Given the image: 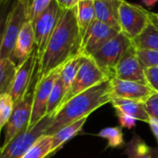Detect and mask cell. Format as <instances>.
<instances>
[{
  "label": "cell",
  "mask_w": 158,
  "mask_h": 158,
  "mask_svg": "<svg viewBox=\"0 0 158 158\" xmlns=\"http://www.w3.org/2000/svg\"><path fill=\"white\" fill-rule=\"evenodd\" d=\"M82 41L75 7L70 10H62L45 52L38 61L35 81L80 55Z\"/></svg>",
  "instance_id": "1"
},
{
  "label": "cell",
  "mask_w": 158,
  "mask_h": 158,
  "mask_svg": "<svg viewBox=\"0 0 158 158\" xmlns=\"http://www.w3.org/2000/svg\"><path fill=\"white\" fill-rule=\"evenodd\" d=\"M113 100L111 79L81 92L64 103L54 114L51 125L45 135L52 136L62 127L89 117L100 107L111 103Z\"/></svg>",
  "instance_id": "2"
},
{
  "label": "cell",
  "mask_w": 158,
  "mask_h": 158,
  "mask_svg": "<svg viewBox=\"0 0 158 158\" xmlns=\"http://www.w3.org/2000/svg\"><path fill=\"white\" fill-rule=\"evenodd\" d=\"M132 45V40L120 32L106 42L90 58H92L98 67L112 79L114 77V69L118 61Z\"/></svg>",
  "instance_id": "3"
},
{
  "label": "cell",
  "mask_w": 158,
  "mask_h": 158,
  "mask_svg": "<svg viewBox=\"0 0 158 158\" xmlns=\"http://www.w3.org/2000/svg\"><path fill=\"white\" fill-rule=\"evenodd\" d=\"M28 21L29 0H14L6 24L0 59H11L18 35Z\"/></svg>",
  "instance_id": "4"
},
{
  "label": "cell",
  "mask_w": 158,
  "mask_h": 158,
  "mask_svg": "<svg viewBox=\"0 0 158 158\" xmlns=\"http://www.w3.org/2000/svg\"><path fill=\"white\" fill-rule=\"evenodd\" d=\"M53 116L46 115L34 127L23 130L4 148H0V158H23L32 145L51 125Z\"/></svg>",
  "instance_id": "5"
},
{
  "label": "cell",
  "mask_w": 158,
  "mask_h": 158,
  "mask_svg": "<svg viewBox=\"0 0 158 158\" xmlns=\"http://www.w3.org/2000/svg\"><path fill=\"white\" fill-rule=\"evenodd\" d=\"M107 79L110 78L98 67L92 58L81 55L80 67L78 69L71 89L65 95L60 108L76 95L107 80Z\"/></svg>",
  "instance_id": "6"
},
{
  "label": "cell",
  "mask_w": 158,
  "mask_h": 158,
  "mask_svg": "<svg viewBox=\"0 0 158 158\" xmlns=\"http://www.w3.org/2000/svg\"><path fill=\"white\" fill-rule=\"evenodd\" d=\"M152 11L139 5L121 0L119 6L120 29L131 40L139 35L151 22Z\"/></svg>",
  "instance_id": "7"
},
{
  "label": "cell",
  "mask_w": 158,
  "mask_h": 158,
  "mask_svg": "<svg viewBox=\"0 0 158 158\" xmlns=\"http://www.w3.org/2000/svg\"><path fill=\"white\" fill-rule=\"evenodd\" d=\"M61 10L55 0H52L50 5L33 23L38 61L43 56L49 38L56 28Z\"/></svg>",
  "instance_id": "8"
},
{
  "label": "cell",
  "mask_w": 158,
  "mask_h": 158,
  "mask_svg": "<svg viewBox=\"0 0 158 158\" xmlns=\"http://www.w3.org/2000/svg\"><path fill=\"white\" fill-rule=\"evenodd\" d=\"M37 65L38 56L36 48L24 61L17 65L13 85L10 92L15 104L21 102L35 87V82L33 83V81L36 73Z\"/></svg>",
  "instance_id": "9"
},
{
  "label": "cell",
  "mask_w": 158,
  "mask_h": 158,
  "mask_svg": "<svg viewBox=\"0 0 158 158\" xmlns=\"http://www.w3.org/2000/svg\"><path fill=\"white\" fill-rule=\"evenodd\" d=\"M34 89L35 87L28 92V94L21 102L15 104L10 119L6 126L4 142L0 146V148H4L5 146H7L20 133L29 128L33 109Z\"/></svg>",
  "instance_id": "10"
},
{
  "label": "cell",
  "mask_w": 158,
  "mask_h": 158,
  "mask_svg": "<svg viewBox=\"0 0 158 158\" xmlns=\"http://www.w3.org/2000/svg\"><path fill=\"white\" fill-rule=\"evenodd\" d=\"M61 67L51 72L39 80L35 81L34 89V101L32 115L29 124V128L37 124L43 117L47 115V107L51 90L58 77L60 76Z\"/></svg>",
  "instance_id": "11"
},
{
  "label": "cell",
  "mask_w": 158,
  "mask_h": 158,
  "mask_svg": "<svg viewBox=\"0 0 158 158\" xmlns=\"http://www.w3.org/2000/svg\"><path fill=\"white\" fill-rule=\"evenodd\" d=\"M126 81H132L147 85L145 68L140 63L137 49L132 45L122 56L114 69V77Z\"/></svg>",
  "instance_id": "12"
},
{
  "label": "cell",
  "mask_w": 158,
  "mask_h": 158,
  "mask_svg": "<svg viewBox=\"0 0 158 158\" xmlns=\"http://www.w3.org/2000/svg\"><path fill=\"white\" fill-rule=\"evenodd\" d=\"M118 33L120 32L96 20L83 38L80 55L92 57L106 42Z\"/></svg>",
  "instance_id": "13"
},
{
  "label": "cell",
  "mask_w": 158,
  "mask_h": 158,
  "mask_svg": "<svg viewBox=\"0 0 158 158\" xmlns=\"http://www.w3.org/2000/svg\"><path fill=\"white\" fill-rule=\"evenodd\" d=\"M113 98L129 100L144 103L155 92L148 86L137 82L121 80L117 78L111 79Z\"/></svg>",
  "instance_id": "14"
},
{
  "label": "cell",
  "mask_w": 158,
  "mask_h": 158,
  "mask_svg": "<svg viewBox=\"0 0 158 158\" xmlns=\"http://www.w3.org/2000/svg\"><path fill=\"white\" fill-rule=\"evenodd\" d=\"M35 49V37L33 23L28 21L20 32L16 40L15 48L11 56V60L19 65L24 61Z\"/></svg>",
  "instance_id": "15"
},
{
  "label": "cell",
  "mask_w": 158,
  "mask_h": 158,
  "mask_svg": "<svg viewBox=\"0 0 158 158\" xmlns=\"http://www.w3.org/2000/svg\"><path fill=\"white\" fill-rule=\"evenodd\" d=\"M121 0H95L96 20L121 32L119 23V6Z\"/></svg>",
  "instance_id": "16"
},
{
  "label": "cell",
  "mask_w": 158,
  "mask_h": 158,
  "mask_svg": "<svg viewBox=\"0 0 158 158\" xmlns=\"http://www.w3.org/2000/svg\"><path fill=\"white\" fill-rule=\"evenodd\" d=\"M132 44L136 49L158 52V20L156 13H152L150 23L139 35L132 40Z\"/></svg>",
  "instance_id": "17"
},
{
  "label": "cell",
  "mask_w": 158,
  "mask_h": 158,
  "mask_svg": "<svg viewBox=\"0 0 158 158\" xmlns=\"http://www.w3.org/2000/svg\"><path fill=\"white\" fill-rule=\"evenodd\" d=\"M87 119L88 117L77 120L75 122H73L69 125L62 127L58 131H56L52 135V147H51V152L49 156L54 154L57 151H59L64 145V143H66L68 140H70L72 138H73L80 132Z\"/></svg>",
  "instance_id": "18"
},
{
  "label": "cell",
  "mask_w": 158,
  "mask_h": 158,
  "mask_svg": "<svg viewBox=\"0 0 158 158\" xmlns=\"http://www.w3.org/2000/svg\"><path fill=\"white\" fill-rule=\"evenodd\" d=\"M76 19L82 38H84L89 27L96 21L93 0H79L76 6Z\"/></svg>",
  "instance_id": "19"
},
{
  "label": "cell",
  "mask_w": 158,
  "mask_h": 158,
  "mask_svg": "<svg viewBox=\"0 0 158 158\" xmlns=\"http://www.w3.org/2000/svg\"><path fill=\"white\" fill-rule=\"evenodd\" d=\"M111 103L114 109L119 110L127 115L134 117L138 121H142L145 123H149L150 121V115L146 111L144 103L117 98H113Z\"/></svg>",
  "instance_id": "20"
},
{
  "label": "cell",
  "mask_w": 158,
  "mask_h": 158,
  "mask_svg": "<svg viewBox=\"0 0 158 158\" xmlns=\"http://www.w3.org/2000/svg\"><path fill=\"white\" fill-rule=\"evenodd\" d=\"M125 153L128 158H158V149L150 147L137 134L127 143Z\"/></svg>",
  "instance_id": "21"
},
{
  "label": "cell",
  "mask_w": 158,
  "mask_h": 158,
  "mask_svg": "<svg viewBox=\"0 0 158 158\" xmlns=\"http://www.w3.org/2000/svg\"><path fill=\"white\" fill-rule=\"evenodd\" d=\"M17 64L10 59H0V95L10 93L13 85Z\"/></svg>",
  "instance_id": "22"
},
{
  "label": "cell",
  "mask_w": 158,
  "mask_h": 158,
  "mask_svg": "<svg viewBox=\"0 0 158 158\" xmlns=\"http://www.w3.org/2000/svg\"><path fill=\"white\" fill-rule=\"evenodd\" d=\"M52 136H41L27 151L23 158H48L51 152Z\"/></svg>",
  "instance_id": "23"
},
{
  "label": "cell",
  "mask_w": 158,
  "mask_h": 158,
  "mask_svg": "<svg viewBox=\"0 0 158 158\" xmlns=\"http://www.w3.org/2000/svg\"><path fill=\"white\" fill-rule=\"evenodd\" d=\"M80 62H81V55H78L73 58L72 60H70L69 61H67L61 67L60 78L63 83V87L66 94L73 85V82L78 72V69L80 67Z\"/></svg>",
  "instance_id": "24"
},
{
  "label": "cell",
  "mask_w": 158,
  "mask_h": 158,
  "mask_svg": "<svg viewBox=\"0 0 158 158\" xmlns=\"http://www.w3.org/2000/svg\"><path fill=\"white\" fill-rule=\"evenodd\" d=\"M65 89L63 87V83L60 80V76L56 80L54 87L51 90L48 102V107H47V115L54 116L58 109L60 108L64 97H65Z\"/></svg>",
  "instance_id": "25"
},
{
  "label": "cell",
  "mask_w": 158,
  "mask_h": 158,
  "mask_svg": "<svg viewBox=\"0 0 158 158\" xmlns=\"http://www.w3.org/2000/svg\"><path fill=\"white\" fill-rule=\"evenodd\" d=\"M15 102L10 93L0 95V136L13 113Z\"/></svg>",
  "instance_id": "26"
},
{
  "label": "cell",
  "mask_w": 158,
  "mask_h": 158,
  "mask_svg": "<svg viewBox=\"0 0 158 158\" xmlns=\"http://www.w3.org/2000/svg\"><path fill=\"white\" fill-rule=\"evenodd\" d=\"M98 136L107 139L108 141L107 147L117 148V147H122L125 144L122 127H109L102 128L98 133Z\"/></svg>",
  "instance_id": "27"
},
{
  "label": "cell",
  "mask_w": 158,
  "mask_h": 158,
  "mask_svg": "<svg viewBox=\"0 0 158 158\" xmlns=\"http://www.w3.org/2000/svg\"><path fill=\"white\" fill-rule=\"evenodd\" d=\"M13 2L14 0H8V1H6L4 4L0 6V50H1L2 44H3L8 17L13 6Z\"/></svg>",
  "instance_id": "28"
},
{
  "label": "cell",
  "mask_w": 158,
  "mask_h": 158,
  "mask_svg": "<svg viewBox=\"0 0 158 158\" xmlns=\"http://www.w3.org/2000/svg\"><path fill=\"white\" fill-rule=\"evenodd\" d=\"M52 0H29V20H35L50 5Z\"/></svg>",
  "instance_id": "29"
},
{
  "label": "cell",
  "mask_w": 158,
  "mask_h": 158,
  "mask_svg": "<svg viewBox=\"0 0 158 158\" xmlns=\"http://www.w3.org/2000/svg\"><path fill=\"white\" fill-rule=\"evenodd\" d=\"M138 58L144 68L148 67H158V52L152 50L137 49Z\"/></svg>",
  "instance_id": "30"
},
{
  "label": "cell",
  "mask_w": 158,
  "mask_h": 158,
  "mask_svg": "<svg viewBox=\"0 0 158 158\" xmlns=\"http://www.w3.org/2000/svg\"><path fill=\"white\" fill-rule=\"evenodd\" d=\"M145 77L147 85L155 92L158 93V67L145 68Z\"/></svg>",
  "instance_id": "31"
},
{
  "label": "cell",
  "mask_w": 158,
  "mask_h": 158,
  "mask_svg": "<svg viewBox=\"0 0 158 158\" xmlns=\"http://www.w3.org/2000/svg\"><path fill=\"white\" fill-rule=\"evenodd\" d=\"M144 106L150 117L154 118L158 121V93L152 95L145 102Z\"/></svg>",
  "instance_id": "32"
},
{
  "label": "cell",
  "mask_w": 158,
  "mask_h": 158,
  "mask_svg": "<svg viewBox=\"0 0 158 158\" xmlns=\"http://www.w3.org/2000/svg\"><path fill=\"white\" fill-rule=\"evenodd\" d=\"M114 111H115V114L118 118V121H119L121 127L131 129L132 127H134L136 126V123L138 121L137 119H135L134 117H132L130 115H127V114H125L119 110L114 109Z\"/></svg>",
  "instance_id": "33"
},
{
  "label": "cell",
  "mask_w": 158,
  "mask_h": 158,
  "mask_svg": "<svg viewBox=\"0 0 158 158\" xmlns=\"http://www.w3.org/2000/svg\"><path fill=\"white\" fill-rule=\"evenodd\" d=\"M61 10H70L76 6L78 0H55Z\"/></svg>",
  "instance_id": "34"
},
{
  "label": "cell",
  "mask_w": 158,
  "mask_h": 158,
  "mask_svg": "<svg viewBox=\"0 0 158 158\" xmlns=\"http://www.w3.org/2000/svg\"><path fill=\"white\" fill-rule=\"evenodd\" d=\"M148 124H149V126H150V127H151V129H152V133H153V135L155 137V139L158 141V121L155 120L154 118L150 117V121H149Z\"/></svg>",
  "instance_id": "35"
},
{
  "label": "cell",
  "mask_w": 158,
  "mask_h": 158,
  "mask_svg": "<svg viewBox=\"0 0 158 158\" xmlns=\"http://www.w3.org/2000/svg\"><path fill=\"white\" fill-rule=\"evenodd\" d=\"M141 2L148 8H152L158 2V0H141Z\"/></svg>",
  "instance_id": "36"
},
{
  "label": "cell",
  "mask_w": 158,
  "mask_h": 158,
  "mask_svg": "<svg viewBox=\"0 0 158 158\" xmlns=\"http://www.w3.org/2000/svg\"><path fill=\"white\" fill-rule=\"evenodd\" d=\"M6 1H8V0H0V6H1L2 4H4Z\"/></svg>",
  "instance_id": "37"
},
{
  "label": "cell",
  "mask_w": 158,
  "mask_h": 158,
  "mask_svg": "<svg viewBox=\"0 0 158 158\" xmlns=\"http://www.w3.org/2000/svg\"><path fill=\"white\" fill-rule=\"evenodd\" d=\"M156 17H157V20H158V13H156Z\"/></svg>",
  "instance_id": "38"
},
{
  "label": "cell",
  "mask_w": 158,
  "mask_h": 158,
  "mask_svg": "<svg viewBox=\"0 0 158 158\" xmlns=\"http://www.w3.org/2000/svg\"><path fill=\"white\" fill-rule=\"evenodd\" d=\"M93 1H95V0H93Z\"/></svg>",
  "instance_id": "39"
},
{
  "label": "cell",
  "mask_w": 158,
  "mask_h": 158,
  "mask_svg": "<svg viewBox=\"0 0 158 158\" xmlns=\"http://www.w3.org/2000/svg\"><path fill=\"white\" fill-rule=\"evenodd\" d=\"M78 1H79V0H78Z\"/></svg>",
  "instance_id": "40"
}]
</instances>
